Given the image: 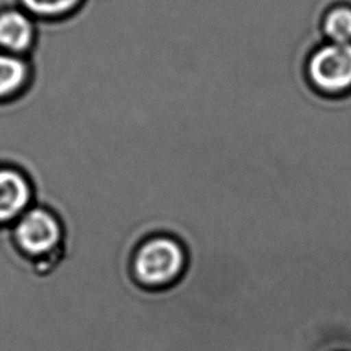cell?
<instances>
[{
  "label": "cell",
  "instance_id": "obj_1",
  "mask_svg": "<svg viewBox=\"0 0 351 351\" xmlns=\"http://www.w3.org/2000/svg\"><path fill=\"white\" fill-rule=\"evenodd\" d=\"M186 266V251L173 234L155 233L143 239L133 251V278L145 288H165L174 284Z\"/></svg>",
  "mask_w": 351,
  "mask_h": 351
},
{
  "label": "cell",
  "instance_id": "obj_2",
  "mask_svg": "<svg viewBox=\"0 0 351 351\" xmlns=\"http://www.w3.org/2000/svg\"><path fill=\"white\" fill-rule=\"evenodd\" d=\"M310 85L325 96L351 92V43L325 41L315 47L306 60Z\"/></svg>",
  "mask_w": 351,
  "mask_h": 351
},
{
  "label": "cell",
  "instance_id": "obj_3",
  "mask_svg": "<svg viewBox=\"0 0 351 351\" xmlns=\"http://www.w3.org/2000/svg\"><path fill=\"white\" fill-rule=\"evenodd\" d=\"M16 247L32 259L47 258L63 241V226L59 217L41 204L30 206L12 225Z\"/></svg>",
  "mask_w": 351,
  "mask_h": 351
},
{
  "label": "cell",
  "instance_id": "obj_4",
  "mask_svg": "<svg viewBox=\"0 0 351 351\" xmlns=\"http://www.w3.org/2000/svg\"><path fill=\"white\" fill-rule=\"evenodd\" d=\"M34 204L26 174L14 166H0V225H12Z\"/></svg>",
  "mask_w": 351,
  "mask_h": 351
},
{
  "label": "cell",
  "instance_id": "obj_5",
  "mask_svg": "<svg viewBox=\"0 0 351 351\" xmlns=\"http://www.w3.org/2000/svg\"><path fill=\"white\" fill-rule=\"evenodd\" d=\"M37 36L36 19L25 10H0V51L26 56Z\"/></svg>",
  "mask_w": 351,
  "mask_h": 351
},
{
  "label": "cell",
  "instance_id": "obj_6",
  "mask_svg": "<svg viewBox=\"0 0 351 351\" xmlns=\"http://www.w3.org/2000/svg\"><path fill=\"white\" fill-rule=\"evenodd\" d=\"M29 77L30 64L26 56L0 51V100L18 95Z\"/></svg>",
  "mask_w": 351,
  "mask_h": 351
},
{
  "label": "cell",
  "instance_id": "obj_7",
  "mask_svg": "<svg viewBox=\"0 0 351 351\" xmlns=\"http://www.w3.org/2000/svg\"><path fill=\"white\" fill-rule=\"evenodd\" d=\"M321 32L326 41L351 43V4H330L322 14Z\"/></svg>",
  "mask_w": 351,
  "mask_h": 351
},
{
  "label": "cell",
  "instance_id": "obj_8",
  "mask_svg": "<svg viewBox=\"0 0 351 351\" xmlns=\"http://www.w3.org/2000/svg\"><path fill=\"white\" fill-rule=\"evenodd\" d=\"M84 0H19L22 8L36 19H58L74 12Z\"/></svg>",
  "mask_w": 351,
  "mask_h": 351
}]
</instances>
